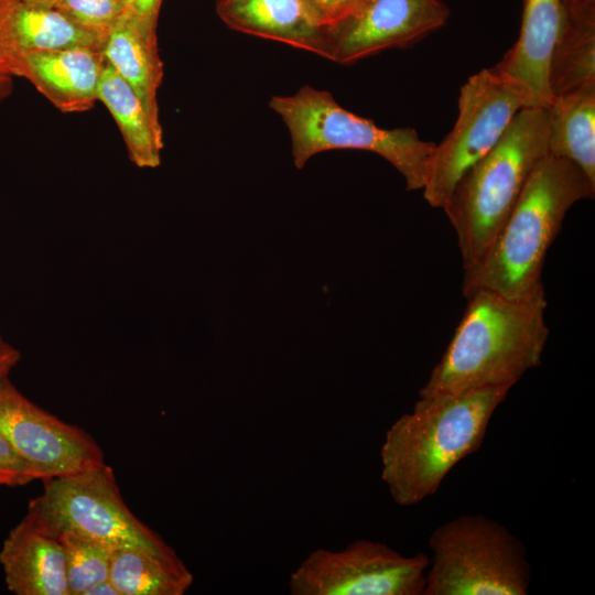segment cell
I'll return each mask as SVG.
<instances>
[{
  "label": "cell",
  "instance_id": "4fadbf2b",
  "mask_svg": "<svg viewBox=\"0 0 595 595\" xmlns=\"http://www.w3.org/2000/svg\"><path fill=\"white\" fill-rule=\"evenodd\" d=\"M0 565L15 595H68L62 543L29 512L3 540Z\"/></svg>",
  "mask_w": 595,
  "mask_h": 595
},
{
  "label": "cell",
  "instance_id": "484cf974",
  "mask_svg": "<svg viewBox=\"0 0 595 595\" xmlns=\"http://www.w3.org/2000/svg\"><path fill=\"white\" fill-rule=\"evenodd\" d=\"M162 0H126L123 13L134 20L148 35L156 37V25Z\"/></svg>",
  "mask_w": 595,
  "mask_h": 595
},
{
  "label": "cell",
  "instance_id": "3957f363",
  "mask_svg": "<svg viewBox=\"0 0 595 595\" xmlns=\"http://www.w3.org/2000/svg\"><path fill=\"white\" fill-rule=\"evenodd\" d=\"M594 195L595 183L575 163L549 153L543 156L489 249L465 270L464 296L488 290L528 299L543 291L544 259L567 210Z\"/></svg>",
  "mask_w": 595,
  "mask_h": 595
},
{
  "label": "cell",
  "instance_id": "ba28073f",
  "mask_svg": "<svg viewBox=\"0 0 595 595\" xmlns=\"http://www.w3.org/2000/svg\"><path fill=\"white\" fill-rule=\"evenodd\" d=\"M28 512L55 537L73 531L111 550L163 540L130 511L106 463L44 480L42 495L30 501Z\"/></svg>",
  "mask_w": 595,
  "mask_h": 595
},
{
  "label": "cell",
  "instance_id": "ffe728a7",
  "mask_svg": "<svg viewBox=\"0 0 595 595\" xmlns=\"http://www.w3.org/2000/svg\"><path fill=\"white\" fill-rule=\"evenodd\" d=\"M549 154L575 163L595 183V84L552 98Z\"/></svg>",
  "mask_w": 595,
  "mask_h": 595
},
{
  "label": "cell",
  "instance_id": "277c9868",
  "mask_svg": "<svg viewBox=\"0 0 595 595\" xmlns=\"http://www.w3.org/2000/svg\"><path fill=\"white\" fill-rule=\"evenodd\" d=\"M550 123L549 108L523 107L455 185L443 209L456 232L464 270L484 257L532 170L549 153Z\"/></svg>",
  "mask_w": 595,
  "mask_h": 595
},
{
  "label": "cell",
  "instance_id": "9c48e42d",
  "mask_svg": "<svg viewBox=\"0 0 595 595\" xmlns=\"http://www.w3.org/2000/svg\"><path fill=\"white\" fill-rule=\"evenodd\" d=\"M429 555H403L358 539L338 551L316 549L290 574L292 595H423Z\"/></svg>",
  "mask_w": 595,
  "mask_h": 595
},
{
  "label": "cell",
  "instance_id": "30bf717a",
  "mask_svg": "<svg viewBox=\"0 0 595 595\" xmlns=\"http://www.w3.org/2000/svg\"><path fill=\"white\" fill-rule=\"evenodd\" d=\"M0 435L43 482L105 463L91 435L36 405L9 378L0 382Z\"/></svg>",
  "mask_w": 595,
  "mask_h": 595
},
{
  "label": "cell",
  "instance_id": "5b68a950",
  "mask_svg": "<svg viewBox=\"0 0 595 595\" xmlns=\"http://www.w3.org/2000/svg\"><path fill=\"white\" fill-rule=\"evenodd\" d=\"M269 106L288 128L298 169L323 151L365 150L393 165L408 191L424 187L435 143L421 140L414 129L380 128L342 107L331 93L309 85L292 95L271 97Z\"/></svg>",
  "mask_w": 595,
  "mask_h": 595
},
{
  "label": "cell",
  "instance_id": "cb8c5ba5",
  "mask_svg": "<svg viewBox=\"0 0 595 595\" xmlns=\"http://www.w3.org/2000/svg\"><path fill=\"white\" fill-rule=\"evenodd\" d=\"M35 479L31 467L0 435V486H24Z\"/></svg>",
  "mask_w": 595,
  "mask_h": 595
},
{
  "label": "cell",
  "instance_id": "44dd1931",
  "mask_svg": "<svg viewBox=\"0 0 595 595\" xmlns=\"http://www.w3.org/2000/svg\"><path fill=\"white\" fill-rule=\"evenodd\" d=\"M592 84H595V19H564L550 63L551 96Z\"/></svg>",
  "mask_w": 595,
  "mask_h": 595
},
{
  "label": "cell",
  "instance_id": "8fae6325",
  "mask_svg": "<svg viewBox=\"0 0 595 595\" xmlns=\"http://www.w3.org/2000/svg\"><path fill=\"white\" fill-rule=\"evenodd\" d=\"M448 17L450 9L440 0H365L326 30V58L350 64L411 46L442 28Z\"/></svg>",
  "mask_w": 595,
  "mask_h": 595
},
{
  "label": "cell",
  "instance_id": "ac0fdd59",
  "mask_svg": "<svg viewBox=\"0 0 595 595\" xmlns=\"http://www.w3.org/2000/svg\"><path fill=\"white\" fill-rule=\"evenodd\" d=\"M102 53L106 63L138 96L152 121L161 125L156 95L163 79V63L158 39L145 34L133 19L122 13L110 30Z\"/></svg>",
  "mask_w": 595,
  "mask_h": 595
},
{
  "label": "cell",
  "instance_id": "e0dca14e",
  "mask_svg": "<svg viewBox=\"0 0 595 595\" xmlns=\"http://www.w3.org/2000/svg\"><path fill=\"white\" fill-rule=\"evenodd\" d=\"M109 580L119 595H183L194 577L162 540L112 549Z\"/></svg>",
  "mask_w": 595,
  "mask_h": 595
},
{
  "label": "cell",
  "instance_id": "4dcf8cb0",
  "mask_svg": "<svg viewBox=\"0 0 595 595\" xmlns=\"http://www.w3.org/2000/svg\"><path fill=\"white\" fill-rule=\"evenodd\" d=\"M28 3L55 8L62 0H21Z\"/></svg>",
  "mask_w": 595,
  "mask_h": 595
},
{
  "label": "cell",
  "instance_id": "6da1fadb",
  "mask_svg": "<svg viewBox=\"0 0 595 595\" xmlns=\"http://www.w3.org/2000/svg\"><path fill=\"white\" fill-rule=\"evenodd\" d=\"M465 312L420 398L490 387L512 388L541 364L549 337L544 290L509 299L488 290L467 298Z\"/></svg>",
  "mask_w": 595,
  "mask_h": 595
},
{
  "label": "cell",
  "instance_id": "f546056e",
  "mask_svg": "<svg viewBox=\"0 0 595 595\" xmlns=\"http://www.w3.org/2000/svg\"><path fill=\"white\" fill-rule=\"evenodd\" d=\"M84 595H119L109 578L90 586Z\"/></svg>",
  "mask_w": 595,
  "mask_h": 595
},
{
  "label": "cell",
  "instance_id": "d4e9b609",
  "mask_svg": "<svg viewBox=\"0 0 595 595\" xmlns=\"http://www.w3.org/2000/svg\"><path fill=\"white\" fill-rule=\"evenodd\" d=\"M317 23L326 30L351 14L365 0H303Z\"/></svg>",
  "mask_w": 595,
  "mask_h": 595
},
{
  "label": "cell",
  "instance_id": "7402d4cb",
  "mask_svg": "<svg viewBox=\"0 0 595 595\" xmlns=\"http://www.w3.org/2000/svg\"><path fill=\"white\" fill-rule=\"evenodd\" d=\"M65 556L68 595H84L94 584L109 578L111 549L84 534H57Z\"/></svg>",
  "mask_w": 595,
  "mask_h": 595
},
{
  "label": "cell",
  "instance_id": "9a60e30c",
  "mask_svg": "<svg viewBox=\"0 0 595 595\" xmlns=\"http://www.w3.org/2000/svg\"><path fill=\"white\" fill-rule=\"evenodd\" d=\"M216 13L231 30L326 58V29L303 0H216Z\"/></svg>",
  "mask_w": 595,
  "mask_h": 595
},
{
  "label": "cell",
  "instance_id": "5bb4252c",
  "mask_svg": "<svg viewBox=\"0 0 595 595\" xmlns=\"http://www.w3.org/2000/svg\"><path fill=\"white\" fill-rule=\"evenodd\" d=\"M564 22L561 0H526L520 34L496 65L529 93L530 107L549 108V71Z\"/></svg>",
  "mask_w": 595,
  "mask_h": 595
},
{
  "label": "cell",
  "instance_id": "d6986e66",
  "mask_svg": "<svg viewBox=\"0 0 595 595\" xmlns=\"http://www.w3.org/2000/svg\"><path fill=\"white\" fill-rule=\"evenodd\" d=\"M98 100L118 125L131 162L141 169L156 167L164 147L162 126L152 121L131 87L107 63L98 84Z\"/></svg>",
  "mask_w": 595,
  "mask_h": 595
},
{
  "label": "cell",
  "instance_id": "7a4b0ae2",
  "mask_svg": "<svg viewBox=\"0 0 595 595\" xmlns=\"http://www.w3.org/2000/svg\"><path fill=\"white\" fill-rule=\"evenodd\" d=\"M510 387L420 398L387 430L380 447L381 479L396 505L433 496L448 472L477 452L489 421Z\"/></svg>",
  "mask_w": 595,
  "mask_h": 595
},
{
  "label": "cell",
  "instance_id": "7c38bea8",
  "mask_svg": "<svg viewBox=\"0 0 595 595\" xmlns=\"http://www.w3.org/2000/svg\"><path fill=\"white\" fill-rule=\"evenodd\" d=\"M13 77L29 80L62 112H84L98 100L106 64L102 50L78 47L29 52L4 58Z\"/></svg>",
  "mask_w": 595,
  "mask_h": 595
},
{
  "label": "cell",
  "instance_id": "8992f818",
  "mask_svg": "<svg viewBox=\"0 0 595 595\" xmlns=\"http://www.w3.org/2000/svg\"><path fill=\"white\" fill-rule=\"evenodd\" d=\"M423 595H526L531 567L523 542L484 515H461L430 534Z\"/></svg>",
  "mask_w": 595,
  "mask_h": 595
},
{
  "label": "cell",
  "instance_id": "603a6c76",
  "mask_svg": "<svg viewBox=\"0 0 595 595\" xmlns=\"http://www.w3.org/2000/svg\"><path fill=\"white\" fill-rule=\"evenodd\" d=\"M125 7L126 0H62L55 8L78 25L107 37Z\"/></svg>",
  "mask_w": 595,
  "mask_h": 595
},
{
  "label": "cell",
  "instance_id": "f1b7e54d",
  "mask_svg": "<svg viewBox=\"0 0 595 595\" xmlns=\"http://www.w3.org/2000/svg\"><path fill=\"white\" fill-rule=\"evenodd\" d=\"M13 91V76L9 72L3 57L0 54V105Z\"/></svg>",
  "mask_w": 595,
  "mask_h": 595
},
{
  "label": "cell",
  "instance_id": "4316f807",
  "mask_svg": "<svg viewBox=\"0 0 595 595\" xmlns=\"http://www.w3.org/2000/svg\"><path fill=\"white\" fill-rule=\"evenodd\" d=\"M21 359V353L0 334V382L9 378L12 369Z\"/></svg>",
  "mask_w": 595,
  "mask_h": 595
},
{
  "label": "cell",
  "instance_id": "52a82bcc",
  "mask_svg": "<svg viewBox=\"0 0 595 595\" xmlns=\"http://www.w3.org/2000/svg\"><path fill=\"white\" fill-rule=\"evenodd\" d=\"M458 116L434 148L424 199L443 208L461 177L500 140L516 113L530 107L528 90L497 66L472 75L461 87Z\"/></svg>",
  "mask_w": 595,
  "mask_h": 595
},
{
  "label": "cell",
  "instance_id": "2e32d148",
  "mask_svg": "<svg viewBox=\"0 0 595 595\" xmlns=\"http://www.w3.org/2000/svg\"><path fill=\"white\" fill-rule=\"evenodd\" d=\"M107 37L89 31L53 7L0 0V54L78 47L102 50Z\"/></svg>",
  "mask_w": 595,
  "mask_h": 595
},
{
  "label": "cell",
  "instance_id": "83f0119b",
  "mask_svg": "<svg viewBox=\"0 0 595 595\" xmlns=\"http://www.w3.org/2000/svg\"><path fill=\"white\" fill-rule=\"evenodd\" d=\"M564 17L595 15V0H561Z\"/></svg>",
  "mask_w": 595,
  "mask_h": 595
}]
</instances>
